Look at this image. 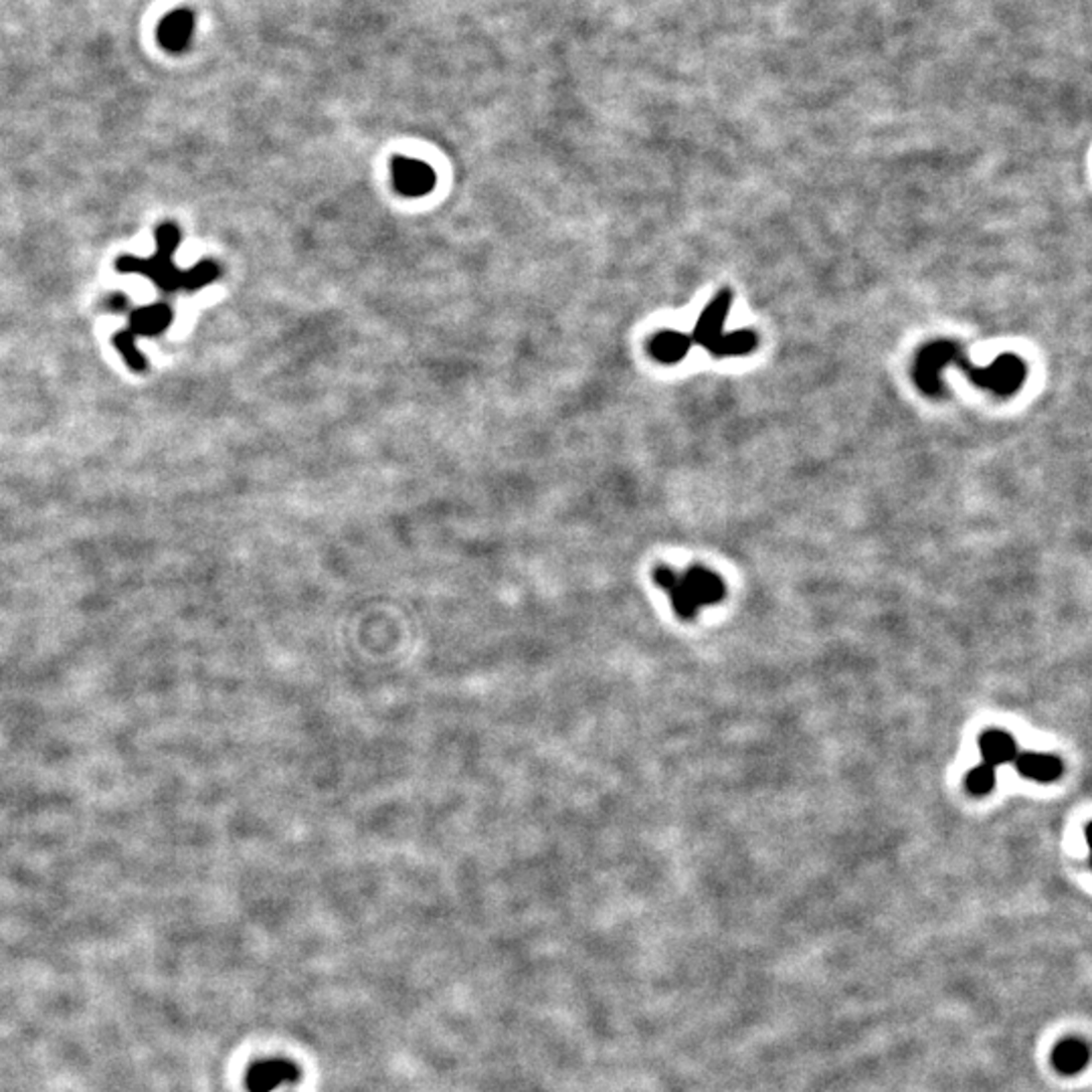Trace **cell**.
Returning <instances> with one entry per match:
<instances>
[{
    "instance_id": "obj_1",
    "label": "cell",
    "mask_w": 1092,
    "mask_h": 1092,
    "mask_svg": "<svg viewBox=\"0 0 1092 1092\" xmlns=\"http://www.w3.org/2000/svg\"><path fill=\"white\" fill-rule=\"evenodd\" d=\"M653 583L666 591L676 615L686 621L694 619L703 607L715 605L727 595L723 579L705 567H692L684 573L658 567L653 571Z\"/></svg>"
},
{
    "instance_id": "obj_2",
    "label": "cell",
    "mask_w": 1092,
    "mask_h": 1092,
    "mask_svg": "<svg viewBox=\"0 0 1092 1092\" xmlns=\"http://www.w3.org/2000/svg\"><path fill=\"white\" fill-rule=\"evenodd\" d=\"M180 236L174 225H164L158 229V256L150 262H140L134 258H122L118 262V270L124 274H142L148 276L156 286H160L166 292H174L176 288H200L212 282L218 276V270L212 264L196 266L192 272L182 274L172 266V254L178 246Z\"/></svg>"
},
{
    "instance_id": "obj_3",
    "label": "cell",
    "mask_w": 1092,
    "mask_h": 1092,
    "mask_svg": "<svg viewBox=\"0 0 1092 1092\" xmlns=\"http://www.w3.org/2000/svg\"><path fill=\"white\" fill-rule=\"evenodd\" d=\"M302 1072L296 1062L288 1058L258 1060L248 1068L246 1086L250 1092H272L278 1086L300 1082Z\"/></svg>"
},
{
    "instance_id": "obj_4",
    "label": "cell",
    "mask_w": 1092,
    "mask_h": 1092,
    "mask_svg": "<svg viewBox=\"0 0 1092 1092\" xmlns=\"http://www.w3.org/2000/svg\"><path fill=\"white\" fill-rule=\"evenodd\" d=\"M393 182H395V188L401 194L411 196V198H419V196H425V194L433 192L435 182H437V174L423 160L399 156V158L393 160Z\"/></svg>"
},
{
    "instance_id": "obj_5",
    "label": "cell",
    "mask_w": 1092,
    "mask_h": 1092,
    "mask_svg": "<svg viewBox=\"0 0 1092 1092\" xmlns=\"http://www.w3.org/2000/svg\"><path fill=\"white\" fill-rule=\"evenodd\" d=\"M1016 767L1024 777L1040 783L1056 781L1062 775V761L1044 753H1024L1016 757Z\"/></svg>"
},
{
    "instance_id": "obj_6",
    "label": "cell",
    "mask_w": 1092,
    "mask_h": 1092,
    "mask_svg": "<svg viewBox=\"0 0 1092 1092\" xmlns=\"http://www.w3.org/2000/svg\"><path fill=\"white\" fill-rule=\"evenodd\" d=\"M1088 1046L1078 1038H1066L1056 1044L1052 1052V1064L1058 1072L1072 1076L1086 1068L1088 1064Z\"/></svg>"
},
{
    "instance_id": "obj_7",
    "label": "cell",
    "mask_w": 1092,
    "mask_h": 1092,
    "mask_svg": "<svg viewBox=\"0 0 1092 1092\" xmlns=\"http://www.w3.org/2000/svg\"><path fill=\"white\" fill-rule=\"evenodd\" d=\"M192 29H194V21H192V15L188 11H176L172 15H168L162 25H160V31H158V37H160V43L170 49V51H180L188 45L190 41V35H192Z\"/></svg>"
},
{
    "instance_id": "obj_8",
    "label": "cell",
    "mask_w": 1092,
    "mask_h": 1092,
    "mask_svg": "<svg viewBox=\"0 0 1092 1092\" xmlns=\"http://www.w3.org/2000/svg\"><path fill=\"white\" fill-rule=\"evenodd\" d=\"M979 749H981L985 765L993 769L1018 757L1016 741L1003 731H987L979 741Z\"/></svg>"
},
{
    "instance_id": "obj_9",
    "label": "cell",
    "mask_w": 1092,
    "mask_h": 1092,
    "mask_svg": "<svg viewBox=\"0 0 1092 1092\" xmlns=\"http://www.w3.org/2000/svg\"><path fill=\"white\" fill-rule=\"evenodd\" d=\"M690 338L680 332H662L651 340V354L660 362H678L690 348Z\"/></svg>"
},
{
    "instance_id": "obj_10",
    "label": "cell",
    "mask_w": 1092,
    "mask_h": 1092,
    "mask_svg": "<svg viewBox=\"0 0 1092 1092\" xmlns=\"http://www.w3.org/2000/svg\"><path fill=\"white\" fill-rule=\"evenodd\" d=\"M995 787V769L989 765H977L967 775V789L973 795H987Z\"/></svg>"
}]
</instances>
